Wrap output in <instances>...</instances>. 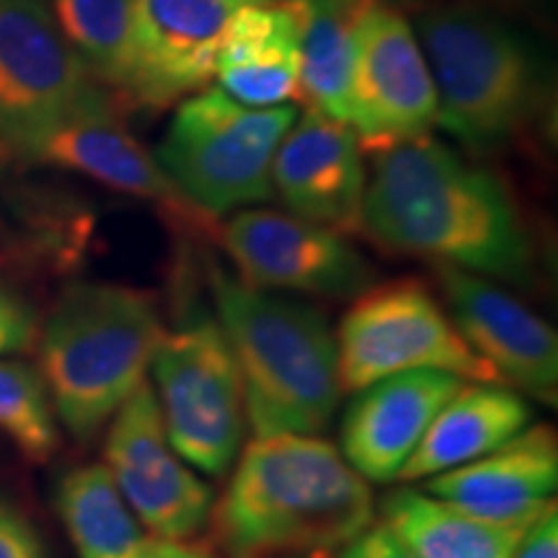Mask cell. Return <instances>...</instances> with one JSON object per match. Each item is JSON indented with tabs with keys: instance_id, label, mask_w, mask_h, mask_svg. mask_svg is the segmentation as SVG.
<instances>
[{
	"instance_id": "4316f807",
	"label": "cell",
	"mask_w": 558,
	"mask_h": 558,
	"mask_svg": "<svg viewBox=\"0 0 558 558\" xmlns=\"http://www.w3.org/2000/svg\"><path fill=\"white\" fill-rule=\"evenodd\" d=\"M0 558H47L37 527L13 501L0 497Z\"/></svg>"
},
{
	"instance_id": "603a6c76",
	"label": "cell",
	"mask_w": 558,
	"mask_h": 558,
	"mask_svg": "<svg viewBox=\"0 0 558 558\" xmlns=\"http://www.w3.org/2000/svg\"><path fill=\"white\" fill-rule=\"evenodd\" d=\"M58 512L78 558H132L148 541L104 463L81 465L62 476Z\"/></svg>"
},
{
	"instance_id": "f546056e",
	"label": "cell",
	"mask_w": 558,
	"mask_h": 558,
	"mask_svg": "<svg viewBox=\"0 0 558 558\" xmlns=\"http://www.w3.org/2000/svg\"><path fill=\"white\" fill-rule=\"evenodd\" d=\"M132 558H218L205 548L190 546L186 541H145V546Z\"/></svg>"
},
{
	"instance_id": "8fae6325",
	"label": "cell",
	"mask_w": 558,
	"mask_h": 558,
	"mask_svg": "<svg viewBox=\"0 0 558 558\" xmlns=\"http://www.w3.org/2000/svg\"><path fill=\"white\" fill-rule=\"evenodd\" d=\"M104 465L148 535L190 541L213 514V488L173 452L150 380L111 416Z\"/></svg>"
},
{
	"instance_id": "83f0119b",
	"label": "cell",
	"mask_w": 558,
	"mask_h": 558,
	"mask_svg": "<svg viewBox=\"0 0 558 558\" xmlns=\"http://www.w3.org/2000/svg\"><path fill=\"white\" fill-rule=\"evenodd\" d=\"M339 558H416L383 522H373L365 533L339 550Z\"/></svg>"
},
{
	"instance_id": "1f68e13d",
	"label": "cell",
	"mask_w": 558,
	"mask_h": 558,
	"mask_svg": "<svg viewBox=\"0 0 558 558\" xmlns=\"http://www.w3.org/2000/svg\"><path fill=\"white\" fill-rule=\"evenodd\" d=\"M298 3L308 5V9H316V11H333V9H344V5L352 3V0H298Z\"/></svg>"
},
{
	"instance_id": "cb8c5ba5",
	"label": "cell",
	"mask_w": 558,
	"mask_h": 558,
	"mask_svg": "<svg viewBox=\"0 0 558 558\" xmlns=\"http://www.w3.org/2000/svg\"><path fill=\"white\" fill-rule=\"evenodd\" d=\"M300 11H303V32H300L298 99L308 104L316 114L349 124L357 0L333 11H316L300 3Z\"/></svg>"
},
{
	"instance_id": "5b68a950",
	"label": "cell",
	"mask_w": 558,
	"mask_h": 558,
	"mask_svg": "<svg viewBox=\"0 0 558 558\" xmlns=\"http://www.w3.org/2000/svg\"><path fill=\"white\" fill-rule=\"evenodd\" d=\"M166 337L156 298L111 282H75L39 326V373L58 422L90 442L148 380Z\"/></svg>"
},
{
	"instance_id": "8992f818",
	"label": "cell",
	"mask_w": 558,
	"mask_h": 558,
	"mask_svg": "<svg viewBox=\"0 0 558 558\" xmlns=\"http://www.w3.org/2000/svg\"><path fill=\"white\" fill-rule=\"evenodd\" d=\"M298 109H256L222 88H202L179 104L153 153L181 197L205 218L271 199V163Z\"/></svg>"
},
{
	"instance_id": "6da1fadb",
	"label": "cell",
	"mask_w": 558,
	"mask_h": 558,
	"mask_svg": "<svg viewBox=\"0 0 558 558\" xmlns=\"http://www.w3.org/2000/svg\"><path fill=\"white\" fill-rule=\"evenodd\" d=\"M360 230L396 254L499 282L527 284L535 269L505 181L429 135L375 150Z\"/></svg>"
},
{
	"instance_id": "44dd1931",
	"label": "cell",
	"mask_w": 558,
	"mask_h": 558,
	"mask_svg": "<svg viewBox=\"0 0 558 558\" xmlns=\"http://www.w3.org/2000/svg\"><path fill=\"white\" fill-rule=\"evenodd\" d=\"M380 514L383 525L416 558H512L543 512L486 520L427 492L401 488L383 499Z\"/></svg>"
},
{
	"instance_id": "484cf974",
	"label": "cell",
	"mask_w": 558,
	"mask_h": 558,
	"mask_svg": "<svg viewBox=\"0 0 558 558\" xmlns=\"http://www.w3.org/2000/svg\"><path fill=\"white\" fill-rule=\"evenodd\" d=\"M39 318L34 305L0 279V354L29 352L37 347Z\"/></svg>"
},
{
	"instance_id": "d6986e66",
	"label": "cell",
	"mask_w": 558,
	"mask_h": 558,
	"mask_svg": "<svg viewBox=\"0 0 558 558\" xmlns=\"http://www.w3.org/2000/svg\"><path fill=\"white\" fill-rule=\"evenodd\" d=\"M303 11L295 0H267L235 16L215 75L230 99L269 109L298 99Z\"/></svg>"
},
{
	"instance_id": "30bf717a",
	"label": "cell",
	"mask_w": 558,
	"mask_h": 558,
	"mask_svg": "<svg viewBox=\"0 0 558 558\" xmlns=\"http://www.w3.org/2000/svg\"><path fill=\"white\" fill-rule=\"evenodd\" d=\"M437 96L414 24L390 0H357L349 128L362 148L429 135Z\"/></svg>"
},
{
	"instance_id": "7c38bea8",
	"label": "cell",
	"mask_w": 558,
	"mask_h": 558,
	"mask_svg": "<svg viewBox=\"0 0 558 558\" xmlns=\"http://www.w3.org/2000/svg\"><path fill=\"white\" fill-rule=\"evenodd\" d=\"M235 275L251 288L318 298H357L373 284V267L344 233L292 213L239 209L220 230Z\"/></svg>"
},
{
	"instance_id": "2e32d148",
	"label": "cell",
	"mask_w": 558,
	"mask_h": 558,
	"mask_svg": "<svg viewBox=\"0 0 558 558\" xmlns=\"http://www.w3.org/2000/svg\"><path fill=\"white\" fill-rule=\"evenodd\" d=\"M460 378L435 369L399 373L357 390L341 422V456L365 481L388 484L401 476L424 432Z\"/></svg>"
},
{
	"instance_id": "52a82bcc",
	"label": "cell",
	"mask_w": 558,
	"mask_h": 558,
	"mask_svg": "<svg viewBox=\"0 0 558 558\" xmlns=\"http://www.w3.org/2000/svg\"><path fill=\"white\" fill-rule=\"evenodd\" d=\"M333 339L341 390L357 393L390 375L418 369L450 373L473 383H499L494 369L465 344L427 284L411 277L362 290Z\"/></svg>"
},
{
	"instance_id": "7402d4cb",
	"label": "cell",
	"mask_w": 558,
	"mask_h": 558,
	"mask_svg": "<svg viewBox=\"0 0 558 558\" xmlns=\"http://www.w3.org/2000/svg\"><path fill=\"white\" fill-rule=\"evenodd\" d=\"M83 65L117 101L140 99L135 0H50Z\"/></svg>"
},
{
	"instance_id": "5bb4252c",
	"label": "cell",
	"mask_w": 558,
	"mask_h": 558,
	"mask_svg": "<svg viewBox=\"0 0 558 558\" xmlns=\"http://www.w3.org/2000/svg\"><path fill=\"white\" fill-rule=\"evenodd\" d=\"M259 3L267 0H135L137 104L166 107L207 88L230 24Z\"/></svg>"
},
{
	"instance_id": "4fadbf2b",
	"label": "cell",
	"mask_w": 558,
	"mask_h": 558,
	"mask_svg": "<svg viewBox=\"0 0 558 558\" xmlns=\"http://www.w3.org/2000/svg\"><path fill=\"white\" fill-rule=\"evenodd\" d=\"M448 316L499 383L546 407L558 401V337L554 326L492 279L437 267Z\"/></svg>"
},
{
	"instance_id": "9a60e30c",
	"label": "cell",
	"mask_w": 558,
	"mask_h": 558,
	"mask_svg": "<svg viewBox=\"0 0 558 558\" xmlns=\"http://www.w3.org/2000/svg\"><path fill=\"white\" fill-rule=\"evenodd\" d=\"M365 181L357 132L311 109L292 122L271 163V190L290 213L339 233L360 230Z\"/></svg>"
},
{
	"instance_id": "e0dca14e",
	"label": "cell",
	"mask_w": 558,
	"mask_h": 558,
	"mask_svg": "<svg viewBox=\"0 0 558 558\" xmlns=\"http://www.w3.org/2000/svg\"><path fill=\"white\" fill-rule=\"evenodd\" d=\"M21 160L81 173L114 192L158 202L181 218H202L171 184L156 156L128 130L117 101L96 104L54 124Z\"/></svg>"
},
{
	"instance_id": "7a4b0ae2",
	"label": "cell",
	"mask_w": 558,
	"mask_h": 558,
	"mask_svg": "<svg viewBox=\"0 0 558 558\" xmlns=\"http://www.w3.org/2000/svg\"><path fill=\"white\" fill-rule=\"evenodd\" d=\"M228 558L341 550L373 525L375 499L318 435L254 437L209 514Z\"/></svg>"
},
{
	"instance_id": "ffe728a7",
	"label": "cell",
	"mask_w": 558,
	"mask_h": 558,
	"mask_svg": "<svg viewBox=\"0 0 558 558\" xmlns=\"http://www.w3.org/2000/svg\"><path fill=\"white\" fill-rule=\"evenodd\" d=\"M533 418L527 401L501 383L463 380L445 401L403 465V481H427L473 463L522 432Z\"/></svg>"
},
{
	"instance_id": "3957f363",
	"label": "cell",
	"mask_w": 558,
	"mask_h": 558,
	"mask_svg": "<svg viewBox=\"0 0 558 558\" xmlns=\"http://www.w3.org/2000/svg\"><path fill=\"white\" fill-rule=\"evenodd\" d=\"M218 324L239 362L256 437L320 435L341 399L337 339L318 311L207 264Z\"/></svg>"
},
{
	"instance_id": "f1b7e54d",
	"label": "cell",
	"mask_w": 558,
	"mask_h": 558,
	"mask_svg": "<svg viewBox=\"0 0 558 558\" xmlns=\"http://www.w3.org/2000/svg\"><path fill=\"white\" fill-rule=\"evenodd\" d=\"M512 558H558V512L556 501L543 509Z\"/></svg>"
},
{
	"instance_id": "ba28073f",
	"label": "cell",
	"mask_w": 558,
	"mask_h": 558,
	"mask_svg": "<svg viewBox=\"0 0 558 558\" xmlns=\"http://www.w3.org/2000/svg\"><path fill=\"white\" fill-rule=\"evenodd\" d=\"M153 373L173 452L207 476L228 473L241 456L248 418L239 362L218 318L197 316L166 331Z\"/></svg>"
},
{
	"instance_id": "ac0fdd59",
	"label": "cell",
	"mask_w": 558,
	"mask_h": 558,
	"mask_svg": "<svg viewBox=\"0 0 558 558\" xmlns=\"http://www.w3.org/2000/svg\"><path fill=\"white\" fill-rule=\"evenodd\" d=\"M558 439L546 424L518 432L473 463L427 478L424 492L486 520H518L554 505Z\"/></svg>"
},
{
	"instance_id": "d4e9b609",
	"label": "cell",
	"mask_w": 558,
	"mask_h": 558,
	"mask_svg": "<svg viewBox=\"0 0 558 558\" xmlns=\"http://www.w3.org/2000/svg\"><path fill=\"white\" fill-rule=\"evenodd\" d=\"M0 432L24 458L45 463L60 448L58 416L37 367L0 360Z\"/></svg>"
},
{
	"instance_id": "277c9868",
	"label": "cell",
	"mask_w": 558,
	"mask_h": 558,
	"mask_svg": "<svg viewBox=\"0 0 558 558\" xmlns=\"http://www.w3.org/2000/svg\"><path fill=\"white\" fill-rule=\"evenodd\" d=\"M437 96V124L486 156L538 122L548 68L525 34L478 5L448 3L411 21Z\"/></svg>"
},
{
	"instance_id": "4dcf8cb0",
	"label": "cell",
	"mask_w": 558,
	"mask_h": 558,
	"mask_svg": "<svg viewBox=\"0 0 558 558\" xmlns=\"http://www.w3.org/2000/svg\"><path fill=\"white\" fill-rule=\"evenodd\" d=\"M11 160H16V156H13L9 145H5L3 140H0V184H3V177H5V171H9ZM5 239H9V230H5V222L0 220V246H3Z\"/></svg>"
},
{
	"instance_id": "9c48e42d",
	"label": "cell",
	"mask_w": 558,
	"mask_h": 558,
	"mask_svg": "<svg viewBox=\"0 0 558 558\" xmlns=\"http://www.w3.org/2000/svg\"><path fill=\"white\" fill-rule=\"evenodd\" d=\"M107 101L117 99L70 47L50 0H0V140L16 160L54 124Z\"/></svg>"
}]
</instances>
